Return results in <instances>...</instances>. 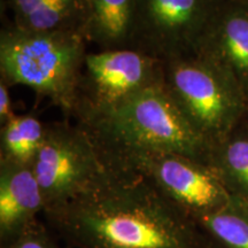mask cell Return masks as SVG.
I'll use <instances>...</instances> for the list:
<instances>
[{"label":"cell","mask_w":248,"mask_h":248,"mask_svg":"<svg viewBox=\"0 0 248 248\" xmlns=\"http://www.w3.org/2000/svg\"><path fill=\"white\" fill-rule=\"evenodd\" d=\"M104 152V151H102ZM107 168L92 187L44 214L76 248H216L197 219L140 171L104 152Z\"/></svg>","instance_id":"cell-1"},{"label":"cell","mask_w":248,"mask_h":248,"mask_svg":"<svg viewBox=\"0 0 248 248\" xmlns=\"http://www.w3.org/2000/svg\"><path fill=\"white\" fill-rule=\"evenodd\" d=\"M79 124L114 157L160 152L207 164L212 148L179 113L162 84L133 95L106 115Z\"/></svg>","instance_id":"cell-2"},{"label":"cell","mask_w":248,"mask_h":248,"mask_svg":"<svg viewBox=\"0 0 248 248\" xmlns=\"http://www.w3.org/2000/svg\"><path fill=\"white\" fill-rule=\"evenodd\" d=\"M88 44L82 31L31 32L9 21L0 31V79L27 86L73 119Z\"/></svg>","instance_id":"cell-3"},{"label":"cell","mask_w":248,"mask_h":248,"mask_svg":"<svg viewBox=\"0 0 248 248\" xmlns=\"http://www.w3.org/2000/svg\"><path fill=\"white\" fill-rule=\"evenodd\" d=\"M164 90L179 113L210 147L241 122L248 104L216 68L197 57L163 62Z\"/></svg>","instance_id":"cell-4"},{"label":"cell","mask_w":248,"mask_h":248,"mask_svg":"<svg viewBox=\"0 0 248 248\" xmlns=\"http://www.w3.org/2000/svg\"><path fill=\"white\" fill-rule=\"evenodd\" d=\"M31 168L46 214L92 187L104 175L107 159L84 126L64 120L46 124L44 141Z\"/></svg>","instance_id":"cell-5"},{"label":"cell","mask_w":248,"mask_h":248,"mask_svg":"<svg viewBox=\"0 0 248 248\" xmlns=\"http://www.w3.org/2000/svg\"><path fill=\"white\" fill-rule=\"evenodd\" d=\"M163 83V61L133 48L99 49L86 54L73 120L106 115L133 95Z\"/></svg>","instance_id":"cell-6"},{"label":"cell","mask_w":248,"mask_h":248,"mask_svg":"<svg viewBox=\"0 0 248 248\" xmlns=\"http://www.w3.org/2000/svg\"><path fill=\"white\" fill-rule=\"evenodd\" d=\"M221 0H135L130 48L169 61L194 57Z\"/></svg>","instance_id":"cell-7"},{"label":"cell","mask_w":248,"mask_h":248,"mask_svg":"<svg viewBox=\"0 0 248 248\" xmlns=\"http://www.w3.org/2000/svg\"><path fill=\"white\" fill-rule=\"evenodd\" d=\"M115 159L146 176L169 200L194 219L222 209L231 200L232 195L213 170L190 157L148 152Z\"/></svg>","instance_id":"cell-8"},{"label":"cell","mask_w":248,"mask_h":248,"mask_svg":"<svg viewBox=\"0 0 248 248\" xmlns=\"http://www.w3.org/2000/svg\"><path fill=\"white\" fill-rule=\"evenodd\" d=\"M194 57L230 79L248 104V2L221 0Z\"/></svg>","instance_id":"cell-9"},{"label":"cell","mask_w":248,"mask_h":248,"mask_svg":"<svg viewBox=\"0 0 248 248\" xmlns=\"http://www.w3.org/2000/svg\"><path fill=\"white\" fill-rule=\"evenodd\" d=\"M45 203L31 167L0 161V245L1 248L38 221Z\"/></svg>","instance_id":"cell-10"},{"label":"cell","mask_w":248,"mask_h":248,"mask_svg":"<svg viewBox=\"0 0 248 248\" xmlns=\"http://www.w3.org/2000/svg\"><path fill=\"white\" fill-rule=\"evenodd\" d=\"M18 29L31 32L76 30L84 32L83 0H1ZM85 35V32H84Z\"/></svg>","instance_id":"cell-11"},{"label":"cell","mask_w":248,"mask_h":248,"mask_svg":"<svg viewBox=\"0 0 248 248\" xmlns=\"http://www.w3.org/2000/svg\"><path fill=\"white\" fill-rule=\"evenodd\" d=\"M135 0H83L84 32L99 49L130 48Z\"/></svg>","instance_id":"cell-12"},{"label":"cell","mask_w":248,"mask_h":248,"mask_svg":"<svg viewBox=\"0 0 248 248\" xmlns=\"http://www.w3.org/2000/svg\"><path fill=\"white\" fill-rule=\"evenodd\" d=\"M207 166L232 197L248 201V123L241 120L210 148Z\"/></svg>","instance_id":"cell-13"},{"label":"cell","mask_w":248,"mask_h":248,"mask_svg":"<svg viewBox=\"0 0 248 248\" xmlns=\"http://www.w3.org/2000/svg\"><path fill=\"white\" fill-rule=\"evenodd\" d=\"M45 132L46 124L32 114L15 115L0 130V161L32 167Z\"/></svg>","instance_id":"cell-14"},{"label":"cell","mask_w":248,"mask_h":248,"mask_svg":"<svg viewBox=\"0 0 248 248\" xmlns=\"http://www.w3.org/2000/svg\"><path fill=\"white\" fill-rule=\"evenodd\" d=\"M216 248H248V201L237 197L197 219Z\"/></svg>","instance_id":"cell-15"},{"label":"cell","mask_w":248,"mask_h":248,"mask_svg":"<svg viewBox=\"0 0 248 248\" xmlns=\"http://www.w3.org/2000/svg\"><path fill=\"white\" fill-rule=\"evenodd\" d=\"M2 248H61L51 232L42 222L37 221L7 246Z\"/></svg>","instance_id":"cell-16"},{"label":"cell","mask_w":248,"mask_h":248,"mask_svg":"<svg viewBox=\"0 0 248 248\" xmlns=\"http://www.w3.org/2000/svg\"><path fill=\"white\" fill-rule=\"evenodd\" d=\"M9 86L2 79H0V124L1 126L15 116L12 108L11 94L8 91Z\"/></svg>","instance_id":"cell-17"},{"label":"cell","mask_w":248,"mask_h":248,"mask_svg":"<svg viewBox=\"0 0 248 248\" xmlns=\"http://www.w3.org/2000/svg\"><path fill=\"white\" fill-rule=\"evenodd\" d=\"M243 120L245 121V122L248 123V107H247V111H246V114H245V116H244Z\"/></svg>","instance_id":"cell-18"},{"label":"cell","mask_w":248,"mask_h":248,"mask_svg":"<svg viewBox=\"0 0 248 248\" xmlns=\"http://www.w3.org/2000/svg\"><path fill=\"white\" fill-rule=\"evenodd\" d=\"M237 1H246V2H248V0H237Z\"/></svg>","instance_id":"cell-19"}]
</instances>
